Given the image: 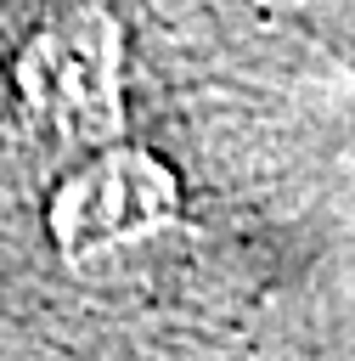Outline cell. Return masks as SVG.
Segmentation results:
<instances>
[{
    "mask_svg": "<svg viewBox=\"0 0 355 361\" xmlns=\"http://www.w3.org/2000/svg\"><path fill=\"white\" fill-rule=\"evenodd\" d=\"M175 214V192H169V175L147 158H107L96 164L90 175H79L68 192H62V209H56V231L62 243L79 254L90 248L96 237H124V231H147V226H163Z\"/></svg>",
    "mask_w": 355,
    "mask_h": 361,
    "instance_id": "1",
    "label": "cell"
}]
</instances>
